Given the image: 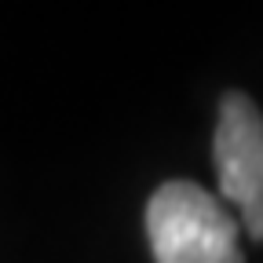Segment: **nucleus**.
I'll return each mask as SVG.
<instances>
[{
  "instance_id": "2",
  "label": "nucleus",
  "mask_w": 263,
  "mask_h": 263,
  "mask_svg": "<svg viewBox=\"0 0 263 263\" xmlns=\"http://www.w3.org/2000/svg\"><path fill=\"white\" fill-rule=\"evenodd\" d=\"M212 154L223 201L238 209L249 238L263 241V114L249 95H223Z\"/></svg>"
},
{
  "instance_id": "1",
  "label": "nucleus",
  "mask_w": 263,
  "mask_h": 263,
  "mask_svg": "<svg viewBox=\"0 0 263 263\" xmlns=\"http://www.w3.org/2000/svg\"><path fill=\"white\" fill-rule=\"evenodd\" d=\"M146 234L154 263H245L238 219L205 186L172 179L146 205Z\"/></svg>"
}]
</instances>
